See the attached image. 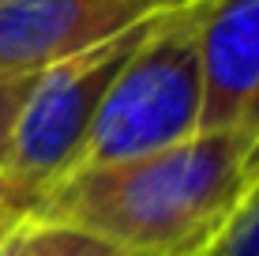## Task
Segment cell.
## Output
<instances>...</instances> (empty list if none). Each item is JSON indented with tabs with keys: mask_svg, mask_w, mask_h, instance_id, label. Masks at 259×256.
Wrapping results in <instances>:
<instances>
[{
	"mask_svg": "<svg viewBox=\"0 0 259 256\" xmlns=\"http://www.w3.org/2000/svg\"><path fill=\"white\" fill-rule=\"evenodd\" d=\"M248 185V139L199 132L169 151L64 173L26 215L68 223L128 256H199Z\"/></svg>",
	"mask_w": 259,
	"mask_h": 256,
	"instance_id": "obj_1",
	"label": "cell"
},
{
	"mask_svg": "<svg viewBox=\"0 0 259 256\" xmlns=\"http://www.w3.org/2000/svg\"><path fill=\"white\" fill-rule=\"evenodd\" d=\"M199 0H184L154 15L124 68L113 76L68 173L169 151L199 136Z\"/></svg>",
	"mask_w": 259,
	"mask_h": 256,
	"instance_id": "obj_2",
	"label": "cell"
},
{
	"mask_svg": "<svg viewBox=\"0 0 259 256\" xmlns=\"http://www.w3.org/2000/svg\"><path fill=\"white\" fill-rule=\"evenodd\" d=\"M150 23L154 15L34 76L8 155L0 162V218L26 215L41 192L68 173L113 76L124 68Z\"/></svg>",
	"mask_w": 259,
	"mask_h": 256,
	"instance_id": "obj_3",
	"label": "cell"
},
{
	"mask_svg": "<svg viewBox=\"0 0 259 256\" xmlns=\"http://www.w3.org/2000/svg\"><path fill=\"white\" fill-rule=\"evenodd\" d=\"M177 4L184 0H15L0 8V72L38 76Z\"/></svg>",
	"mask_w": 259,
	"mask_h": 256,
	"instance_id": "obj_4",
	"label": "cell"
},
{
	"mask_svg": "<svg viewBox=\"0 0 259 256\" xmlns=\"http://www.w3.org/2000/svg\"><path fill=\"white\" fill-rule=\"evenodd\" d=\"M199 132L237 128L259 91V0H199Z\"/></svg>",
	"mask_w": 259,
	"mask_h": 256,
	"instance_id": "obj_5",
	"label": "cell"
},
{
	"mask_svg": "<svg viewBox=\"0 0 259 256\" xmlns=\"http://www.w3.org/2000/svg\"><path fill=\"white\" fill-rule=\"evenodd\" d=\"M0 256H128L109 241L38 215L0 218Z\"/></svg>",
	"mask_w": 259,
	"mask_h": 256,
	"instance_id": "obj_6",
	"label": "cell"
},
{
	"mask_svg": "<svg viewBox=\"0 0 259 256\" xmlns=\"http://www.w3.org/2000/svg\"><path fill=\"white\" fill-rule=\"evenodd\" d=\"M199 256H259V170Z\"/></svg>",
	"mask_w": 259,
	"mask_h": 256,
	"instance_id": "obj_7",
	"label": "cell"
},
{
	"mask_svg": "<svg viewBox=\"0 0 259 256\" xmlns=\"http://www.w3.org/2000/svg\"><path fill=\"white\" fill-rule=\"evenodd\" d=\"M30 83H34V76L0 72V162L8 155V143H12V132H15V121H19V109L26 102Z\"/></svg>",
	"mask_w": 259,
	"mask_h": 256,
	"instance_id": "obj_8",
	"label": "cell"
},
{
	"mask_svg": "<svg viewBox=\"0 0 259 256\" xmlns=\"http://www.w3.org/2000/svg\"><path fill=\"white\" fill-rule=\"evenodd\" d=\"M237 132L248 139V181H252V173L259 170V91H255V98L248 102L244 117L237 121Z\"/></svg>",
	"mask_w": 259,
	"mask_h": 256,
	"instance_id": "obj_9",
	"label": "cell"
},
{
	"mask_svg": "<svg viewBox=\"0 0 259 256\" xmlns=\"http://www.w3.org/2000/svg\"><path fill=\"white\" fill-rule=\"evenodd\" d=\"M8 4H15V0H0V8H8Z\"/></svg>",
	"mask_w": 259,
	"mask_h": 256,
	"instance_id": "obj_10",
	"label": "cell"
}]
</instances>
